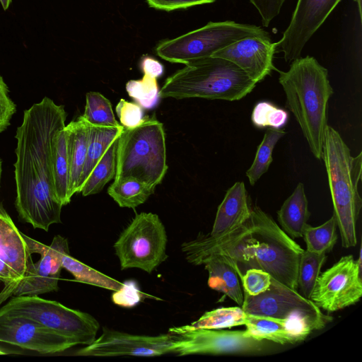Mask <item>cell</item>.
<instances>
[{
    "label": "cell",
    "mask_w": 362,
    "mask_h": 362,
    "mask_svg": "<svg viewBox=\"0 0 362 362\" xmlns=\"http://www.w3.org/2000/svg\"><path fill=\"white\" fill-rule=\"evenodd\" d=\"M341 0H298L290 23L276 43L287 63L301 57L305 45Z\"/></svg>",
    "instance_id": "9a60e30c"
},
{
    "label": "cell",
    "mask_w": 362,
    "mask_h": 362,
    "mask_svg": "<svg viewBox=\"0 0 362 362\" xmlns=\"http://www.w3.org/2000/svg\"><path fill=\"white\" fill-rule=\"evenodd\" d=\"M251 208L243 182L230 187L218 207L209 235L219 237L240 226L250 216Z\"/></svg>",
    "instance_id": "d6986e66"
},
{
    "label": "cell",
    "mask_w": 362,
    "mask_h": 362,
    "mask_svg": "<svg viewBox=\"0 0 362 362\" xmlns=\"http://www.w3.org/2000/svg\"><path fill=\"white\" fill-rule=\"evenodd\" d=\"M64 127L57 130L53 136L51 155L54 191L62 206L69 204L72 197L69 190V165Z\"/></svg>",
    "instance_id": "603a6c76"
},
{
    "label": "cell",
    "mask_w": 362,
    "mask_h": 362,
    "mask_svg": "<svg viewBox=\"0 0 362 362\" xmlns=\"http://www.w3.org/2000/svg\"><path fill=\"white\" fill-rule=\"evenodd\" d=\"M0 315L22 316L74 341L88 345L95 339L100 324L89 313L71 309L38 296H14L0 308Z\"/></svg>",
    "instance_id": "ba28073f"
},
{
    "label": "cell",
    "mask_w": 362,
    "mask_h": 362,
    "mask_svg": "<svg viewBox=\"0 0 362 362\" xmlns=\"http://www.w3.org/2000/svg\"><path fill=\"white\" fill-rule=\"evenodd\" d=\"M279 82L286 94V107L293 114L313 155L321 159L327 124V104L333 94L328 71L313 57H299Z\"/></svg>",
    "instance_id": "3957f363"
},
{
    "label": "cell",
    "mask_w": 362,
    "mask_h": 362,
    "mask_svg": "<svg viewBox=\"0 0 362 362\" xmlns=\"http://www.w3.org/2000/svg\"><path fill=\"white\" fill-rule=\"evenodd\" d=\"M356 1L358 8L360 18H361V0H355Z\"/></svg>",
    "instance_id": "7bdbcfd3"
},
{
    "label": "cell",
    "mask_w": 362,
    "mask_h": 362,
    "mask_svg": "<svg viewBox=\"0 0 362 362\" xmlns=\"http://www.w3.org/2000/svg\"><path fill=\"white\" fill-rule=\"evenodd\" d=\"M119 136L112 141L85 181L80 192L83 196L99 193L108 182L115 178Z\"/></svg>",
    "instance_id": "484cf974"
},
{
    "label": "cell",
    "mask_w": 362,
    "mask_h": 362,
    "mask_svg": "<svg viewBox=\"0 0 362 362\" xmlns=\"http://www.w3.org/2000/svg\"><path fill=\"white\" fill-rule=\"evenodd\" d=\"M177 337L169 332L157 336L139 335L107 327L91 344L77 350L76 356H158L175 354Z\"/></svg>",
    "instance_id": "5bb4252c"
},
{
    "label": "cell",
    "mask_w": 362,
    "mask_h": 362,
    "mask_svg": "<svg viewBox=\"0 0 362 362\" xmlns=\"http://www.w3.org/2000/svg\"><path fill=\"white\" fill-rule=\"evenodd\" d=\"M337 222L332 216L323 224L313 227L306 225L303 237L306 244V250L315 253L330 252L337 240Z\"/></svg>",
    "instance_id": "1f68e13d"
},
{
    "label": "cell",
    "mask_w": 362,
    "mask_h": 362,
    "mask_svg": "<svg viewBox=\"0 0 362 362\" xmlns=\"http://www.w3.org/2000/svg\"><path fill=\"white\" fill-rule=\"evenodd\" d=\"M168 168L165 130L155 115L144 117L134 127H124L118 140L114 179L134 177L155 189Z\"/></svg>",
    "instance_id": "8992f818"
},
{
    "label": "cell",
    "mask_w": 362,
    "mask_h": 362,
    "mask_svg": "<svg viewBox=\"0 0 362 362\" xmlns=\"http://www.w3.org/2000/svg\"><path fill=\"white\" fill-rule=\"evenodd\" d=\"M16 111V106L9 96L8 88L0 75V133L9 126Z\"/></svg>",
    "instance_id": "f35d334b"
},
{
    "label": "cell",
    "mask_w": 362,
    "mask_h": 362,
    "mask_svg": "<svg viewBox=\"0 0 362 362\" xmlns=\"http://www.w3.org/2000/svg\"><path fill=\"white\" fill-rule=\"evenodd\" d=\"M123 129L124 127L122 125L116 127L89 125L88 144L81 177L79 192L95 165L105 153L112 141L121 134Z\"/></svg>",
    "instance_id": "d4e9b609"
},
{
    "label": "cell",
    "mask_w": 362,
    "mask_h": 362,
    "mask_svg": "<svg viewBox=\"0 0 362 362\" xmlns=\"http://www.w3.org/2000/svg\"><path fill=\"white\" fill-rule=\"evenodd\" d=\"M310 216L304 185L299 182L277 211L278 221L291 238H302Z\"/></svg>",
    "instance_id": "7402d4cb"
},
{
    "label": "cell",
    "mask_w": 362,
    "mask_h": 362,
    "mask_svg": "<svg viewBox=\"0 0 362 362\" xmlns=\"http://www.w3.org/2000/svg\"><path fill=\"white\" fill-rule=\"evenodd\" d=\"M69 165V190L71 197L79 193L89 139V125L79 116L64 127Z\"/></svg>",
    "instance_id": "44dd1931"
},
{
    "label": "cell",
    "mask_w": 362,
    "mask_h": 362,
    "mask_svg": "<svg viewBox=\"0 0 362 362\" xmlns=\"http://www.w3.org/2000/svg\"><path fill=\"white\" fill-rule=\"evenodd\" d=\"M185 65L165 81L160 98L239 100L256 86L243 70L223 58L211 56Z\"/></svg>",
    "instance_id": "5b68a950"
},
{
    "label": "cell",
    "mask_w": 362,
    "mask_h": 362,
    "mask_svg": "<svg viewBox=\"0 0 362 362\" xmlns=\"http://www.w3.org/2000/svg\"><path fill=\"white\" fill-rule=\"evenodd\" d=\"M25 239L0 202V282L21 279L32 259Z\"/></svg>",
    "instance_id": "ac0fdd59"
},
{
    "label": "cell",
    "mask_w": 362,
    "mask_h": 362,
    "mask_svg": "<svg viewBox=\"0 0 362 362\" xmlns=\"http://www.w3.org/2000/svg\"><path fill=\"white\" fill-rule=\"evenodd\" d=\"M286 134L283 129L268 128L257 151L250 168L246 171L250 184L254 185L267 172L272 162L273 150L279 140Z\"/></svg>",
    "instance_id": "f546056e"
},
{
    "label": "cell",
    "mask_w": 362,
    "mask_h": 362,
    "mask_svg": "<svg viewBox=\"0 0 362 362\" xmlns=\"http://www.w3.org/2000/svg\"><path fill=\"white\" fill-rule=\"evenodd\" d=\"M276 45L270 37L250 36L239 40L215 52L212 57L227 59L259 83L274 70Z\"/></svg>",
    "instance_id": "e0dca14e"
},
{
    "label": "cell",
    "mask_w": 362,
    "mask_h": 362,
    "mask_svg": "<svg viewBox=\"0 0 362 362\" xmlns=\"http://www.w3.org/2000/svg\"><path fill=\"white\" fill-rule=\"evenodd\" d=\"M303 249L259 207L238 228L219 236L200 233L183 243L182 251L190 264L202 265L210 257L229 264L240 279L250 269L268 272L281 284L297 290L298 269Z\"/></svg>",
    "instance_id": "7a4b0ae2"
},
{
    "label": "cell",
    "mask_w": 362,
    "mask_h": 362,
    "mask_svg": "<svg viewBox=\"0 0 362 362\" xmlns=\"http://www.w3.org/2000/svg\"><path fill=\"white\" fill-rule=\"evenodd\" d=\"M251 119L257 128L281 129L288 122V113L272 103L262 101L254 107Z\"/></svg>",
    "instance_id": "e575fe53"
},
{
    "label": "cell",
    "mask_w": 362,
    "mask_h": 362,
    "mask_svg": "<svg viewBox=\"0 0 362 362\" xmlns=\"http://www.w3.org/2000/svg\"><path fill=\"white\" fill-rule=\"evenodd\" d=\"M144 296L137 284L134 281H127L123 283L120 289L115 291L112 296L115 304L124 307L132 308L135 306Z\"/></svg>",
    "instance_id": "74e56055"
},
{
    "label": "cell",
    "mask_w": 362,
    "mask_h": 362,
    "mask_svg": "<svg viewBox=\"0 0 362 362\" xmlns=\"http://www.w3.org/2000/svg\"><path fill=\"white\" fill-rule=\"evenodd\" d=\"M362 296L361 250L355 260L346 255L319 275L310 300L329 313L356 303Z\"/></svg>",
    "instance_id": "7c38bea8"
},
{
    "label": "cell",
    "mask_w": 362,
    "mask_h": 362,
    "mask_svg": "<svg viewBox=\"0 0 362 362\" xmlns=\"http://www.w3.org/2000/svg\"><path fill=\"white\" fill-rule=\"evenodd\" d=\"M155 189L134 177L114 179L108 194L120 207L135 209L144 204Z\"/></svg>",
    "instance_id": "4316f807"
},
{
    "label": "cell",
    "mask_w": 362,
    "mask_h": 362,
    "mask_svg": "<svg viewBox=\"0 0 362 362\" xmlns=\"http://www.w3.org/2000/svg\"><path fill=\"white\" fill-rule=\"evenodd\" d=\"M0 342L40 354L62 352L77 345L35 320L8 315H0Z\"/></svg>",
    "instance_id": "2e32d148"
},
{
    "label": "cell",
    "mask_w": 362,
    "mask_h": 362,
    "mask_svg": "<svg viewBox=\"0 0 362 362\" xmlns=\"http://www.w3.org/2000/svg\"><path fill=\"white\" fill-rule=\"evenodd\" d=\"M81 117L90 126L119 127L116 120L110 101L98 92L86 95L85 110Z\"/></svg>",
    "instance_id": "4dcf8cb0"
},
{
    "label": "cell",
    "mask_w": 362,
    "mask_h": 362,
    "mask_svg": "<svg viewBox=\"0 0 362 362\" xmlns=\"http://www.w3.org/2000/svg\"><path fill=\"white\" fill-rule=\"evenodd\" d=\"M66 118L64 107L45 97L24 111L16 134V208L21 219L45 231L61 223L63 206L54 191L51 155L53 136Z\"/></svg>",
    "instance_id": "6da1fadb"
},
{
    "label": "cell",
    "mask_w": 362,
    "mask_h": 362,
    "mask_svg": "<svg viewBox=\"0 0 362 362\" xmlns=\"http://www.w3.org/2000/svg\"><path fill=\"white\" fill-rule=\"evenodd\" d=\"M208 272V286L213 290L221 292L241 307L243 302V291L235 270L226 262L210 257L204 261Z\"/></svg>",
    "instance_id": "cb8c5ba5"
},
{
    "label": "cell",
    "mask_w": 362,
    "mask_h": 362,
    "mask_svg": "<svg viewBox=\"0 0 362 362\" xmlns=\"http://www.w3.org/2000/svg\"><path fill=\"white\" fill-rule=\"evenodd\" d=\"M12 0H0V3L4 10H7L10 6Z\"/></svg>",
    "instance_id": "b9f144b4"
},
{
    "label": "cell",
    "mask_w": 362,
    "mask_h": 362,
    "mask_svg": "<svg viewBox=\"0 0 362 362\" xmlns=\"http://www.w3.org/2000/svg\"><path fill=\"white\" fill-rule=\"evenodd\" d=\"M325 253H315L307 250L301 254L298 269V288L301 295L310 299L326 259Z\"/></svg>",
    "instance_id": "d6a6232c"
},
{
    "label": "cell",
    "mask_w": 362,
    "mask_h": 362,
    "mask_svg": "<svg viewBox=\"0 0 362 362\" xmlns=\"http://www.w3.org/2000/svg\"><path fill=\"white\" fill-rule=\"evenodd\" d=\"M250 36L269 37L267 31L255 25L232 21L209 22L200 28L160 42L156 52L169 62L186 64L211 57L225 47Z\"/></svg>",
    "instance_id": "52a82bcc"
},
{
    "label": "cell",
    "mask_w": 362,
    "mask_h": 362,
    "mask_svg": "<svg viewBox=\"0 0 362 362\" xmlns=\"http://www.w3.org/2000/svg\"><path fill=\"white\" fill-rule=\"evenodd\" d=\"M9 352L6 351L5 349H4L3 348H1L0 346V355H5V354H8Z\"/></svg>",
    "instance_id": "ee69618b"
},
{
    "label": "cell",
    "mask_w": 362,
    "mask_h": 362,
    "mask_svg": "<svg viewBox=\"0 0 362 362\" xmlns=\"http://www.w3.org/2000/svg\"><path fill=\"white\" fill-rule=\"evenodd\" d=\"M167 243L159 216L141 212L122 232L114 247L121 269L138 268L151 274L168 258Z\"/></svg>",
    "instance_id": "9c48e42d"
},
{
    "label": "cell",
    "mask_w": 362,
    "mask_h": 362,
    "mask_svg": "<svg viewBox=\"0 0 362 362\" xmlns=\"http://www.w3.org/2000/svg\"><path fill=\"white\" fill-rule=\"evenodd\" d=\"M125 88L128 95L143 109L153 108L160 98L157 78L144 74L141 79L127 81Z\"/></svg>",
    "instance_id": "836d02e7"
},
{
    "label": "cell",
    "mask_w": 362,
    "mask_h": 362,
    "mask_svg": "<svg viewBox=\"0 0 362 362\" xmlns=\"http://www.w3.org/2000/svg\"><path fill=\"white\" fill-rule=\"evenodd\" d=\"M247 317L241 307H222L204 313L190 325L182 326L185 329H222L245 325Z\"/></svg>",
    "instance_id": "83f0119b"
},
{
    "label": "cell",
    "mask_w": 362,
    "mask_h": 362,
    "mask_svg": "<svg viewBox=\"0 0 362 362\" xmlns=\"http://www.w3.org/2000/svg\"><path fill=\"white\" fill-rule=\"evenodd\" d=\"M214 1H216V0H214Z\"/></svg>",
    "instance_id": "bcb514c9"
},
{
    "label": "cell",
    "mask_w": 362,
    "mask_h": 362,
    "mask_svg": "<svg viewBox=\"0 0 362 362\" xmlns=\"http://www.w3.org/2000/svg\"><path fill=\"white\" fill-rule=\"evenodd\" d=\"M31 254L37 253L40 259L34 263L29 261L23 277L5 285L0 293V305L8 298L38 296L58 290L62 268V258L69 254L68 240L56 235L50 245H44L22 233Z\"/></svg>",
    "instance_id": "8fae6325"
},
{
    "label": "cell",
    "mask_w": 362,
    "mask_h": 362,
    "mask_svg": "<svg viewBox=\"0 0 362 362\" xmlns=\"http://www.w3.org/2000/svg\"><path fill=\"white\" fill-rule=\"evenodd\" d=\"M140 68L144 75L158 78L164 71L163 64L152 57L144 56L140 62Z\"/></svg>",
    "instance_id": "60d3db41"
},
{
    "label": "cell",
    "mask_w": 362,
    "mask_h": 362,
    "mask_svg": "<svg viewBox=\"0 0 362 362\" xmlns=\"http://www.w3.org/2000/svg\"><path fill=\"white\" fill-rule=\"evenodd\" d=\"M241 308L250 315L289 320L310 332L323 329L332 320L297 290L273 278L269 288L259 295L243 292Z\"/></svg>",
    "instance_id": "30bf717a"
},
{
    "label": "cell",
    "mask_w": 362,
    "mask_h": 362,
    "mask_svg": "<svg viewBox=\"0 0 362 362\" xmlns=\"http://www.w3.org/2000/svg\"><path fill=\"white\" fill-rule=\"evenodd\" d=\"M151 8L171 11L177 9H185L189 7L211 4L214 0H146Z\"/></svg>",
    "instance_id": "ab89813d"
},
{
    "label": "cell",
    "mask_w": 362,
    "mask_h": 362,
    "mask_svg": "<svg viewBox=\"0 0 362 362\" xmlns=\"http://www.w3.org/2000/svg\"><path fill=\"white\" fill-rule=\"evenodd\" d=\"M120 124L124 128H132L144 118V109L137 103L122 98L115 107Z\"/></svg>",
    "instance_id": "8d00e7d4"
},
{
    "label": "cell",
    "mask_w": 362,
    "mask_h": 362,
    "mask_svg": "<svg viewBox=\"0 0 362 362\" xmlns=\"http://www.w3.org/2000/svg\"><path fill=\"white\" fill-rule=\"evenodd\" d=\"M1 173H2V163H1V160L0 159V183H1Z\"/></svg>",
    "instance_id": "f6af8a7d"
},
{
    "label": "cell",
    "mask_w": 362,
    "mask_h": 362,
    "mask_svg": "<svg viewBox=\"0 0 362 362\" xmlns=\"http://www.w3.org/2000/svg\"><path fill=\"white\" fill-rule=\"evenodd\" d=\"M327 171L334 213L341 245L357 243L356 223L362 206L358 183L362 174V153L354 157L339 133L330 126L325 132L322 156Z\"/></svg>",
    "instance_id": "277c9868"
},
{
    "label": "cell",
    "mask_w": 362,
    "mask_h": 362,
    "mask_svg": "<svg viewBox=\"0 0 362 362\" xmlns=\"http://www.w3.org/2000/svg\"><path fill=\"white\" fill-rule=\"evenodd\" d=\"M62 268L66 269L74 276L76 281L81 283L99 286L113 291H118L123 285V283L85 264L70 256L69 254L64 255Z\"/></svg>",
    "instance_id": "f1b7e54d"
},
{
    "label": "cell",
    "mask_w": 362,
    "mask_h": 362,
    "mask_svg": "<svg viewBox=\"0 0 362 362\" xmlns=\"http://www.w3.org/2000/svg\"><path fill=\"white\" fill-rule=\"evenodd\" d=\"M245 325L247 335L280 344L300 342L311 333L287 320L250 314H247Z\"/></svg>",
    "instance_id": "ffe728a7"
},
{
    "label": "cell",
    "mask_w": 362,
    "mask_h": 362,
    "mask_svg": "<svg viewBox=\"0 0 362 362\" xmlns=\"http://www.w3.org/2000/svg\"><path fill=\"white\" fill-rule=\"evenodd\" d=\"M243 292L257 296L267 291L271 284V275L263 270L250 269L247 270L240 278Z\"/></svg>",
    "instance_id": "d590c367"
},
{
    "label": "cell",
    "mask_w": 362,
    "mask_h": 362,
    "mask_svg": "<svg viewBox=\"0 0 362 362\" xmlns=\"http://www.w3.org/2000/svg\"><path fill=\"white\" fill-rule=\"evenodd\" d=\"M169 332L177 337L175 354H248L261 351L263 340L247 335L245 330L226 331L212 329H185L173 327Z\"/></svg>",
    "instance_id": "4fadbf2b"
}]
</instances>
